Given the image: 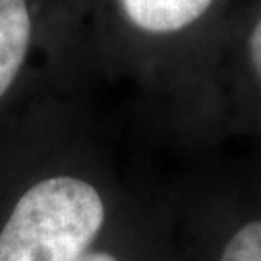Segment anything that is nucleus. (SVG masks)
<instances>
[{
	"label": "nucleus",
	"instance_id": "f257e3e1",
	"mask_svg": "<svg viewBox=\"0 0 261 261\" xmlns=\"http://www.w3.org/2000/svg\"><path fill=\"white\" fill-rule=\"evenodd\" d=\"M122 58L149 93L213 112V58L232 0H111Z\"/></svg>",
	"mask_w": 261,
	"mask_h": 261
},
{
	"label": "nucleus",
	"instance_id": "f03ea898",
	"mask_svg": "<svg viewBox=\"0 0 261 261\" xmlns=\"http://www.w3.org/2000/svg\"><path fill=\"white\" fill-rule=\"evenodd\" d=\"M105 219V199L89 180L43 178L10 213L0 232V261H82Z\"/></svg>",
	"mask_w": 261,
	"mask_h": 261
},
{
	"label": "nucleus",
	"instance_id": "7ed1b4c3",
	"mask_svg": "<svg viewBox=\"0 0 261 261\" xmlns=\"http://www.w3.org/2000/svg\"><path fill=\"white\" fill-rule=\"evenodd\" d=\"M213 112L261 130V0L234 6L213 58Z\"/></svg>",
	"mask_w": 261,
	"mask_h": 261
},
{
	"label": "nucleus",
	"instance_id": "20e7f679",
	"mask_svg": "<svg viewBox=\"0 0 261 261\" xmlns=\"http://www.w3.org/2000/svg\"><path fill=\"white\" fill-rule=\"evenodd\" d=\"M33 33L35 21L29 0H0V99L25 66Z\"/></svg>",
	"mask_w": 261,
	"mask_h": 261
},
{
	"label": "nucleus",
	"instance_id": "39448f33",
	"mask_svg": "<svg viewBox=\"0 0 261 261\" xmlns=\"http://www.w3.org/2000/svg\"><path fill=\"white\" fill-rule=\"evenodd\" d=\"M219 261H261V217L242 223L224 240Z\"/></svg>",
	"mask_w": 261,
	"mask_h": 261
},
{
	"label": "nucleus",
	"instance_id": "423d86ee",
	"mask_svg": "<svg viewBox=\"0 0 261 261\" xmlns=\"http://www.w3.org/2000/svg\"><path fill=\"white\" fill-rule=\"evenodd\" d=\"M82 261H120L114 253L105 252V250H89L85 253Z\"/></svg>",
	"mask_w": 261,
	"mask_h": 261
}]
</instances>
